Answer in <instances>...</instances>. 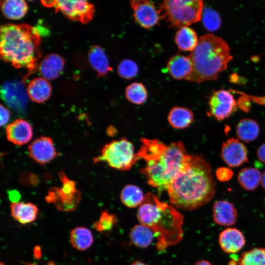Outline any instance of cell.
<instances>
[{
    "mask_svg": "<svg viewBox=\"0 0 265 265\" xmlns=\"http://www.w3.org/2000/svg\"><path fill=\"white\" fill-rule=\"evenodd\" d=\"M215 188L209 163L200 155H191L167 191L172 206L192 211L209 203L214 196Z\"/></svg>",
    "mask_w": 265,
    "mask_h": 265,
    "instance_id": "1",
    "label": "cell"
},
{
    "mask_svg": "<svg viewBox=\"0 0 265 265\" xmlns=\"http://www.w3.org/2000/svg\"><path fill=\"white\" fill-rule=\"evenodd\" d=\"M136 153L146 166L141 169L148 184L161 192L167 190L171 182L190 158L181 141L164 144L158 139L141 138Z\"/></svg>",
    "mask_w": 265,
    "mask_h": 265,
    "instance_id": "2",
    "label": "cell"
},
{
    "mask_svg": "<svg viewBox=\"0 0 265 265\" xmlns=\"http://www.w3.org/2000/svg\"><path fill=\"white\" fill-rule=\"evenodd\" d=\"M137 217L141 224L153 232L159 251H164L182 239L183 215L174 206L160 201L151 192L144 196L137 210Z\"/></svg>",
    "mask_w": 265,
    "mask_h": 265,
    "instance_id": "3",
    "label": "cell"
},
{
    "mask_svg": "<svg viewBox=\"0 0 265 265\" xmlns=\"http://www.w3.org/2000/svg\"><path fill=\"white\" fill-rule=\"evenodd\" d=\"M1 58L16 68L34 71L41 56V37L36 28L27 24H6L0 27Z\"/></svg>",
    "mask_w": 265,
    "mask_h": 265,
    "instance_id": "4",
    "label": "cell"
},
{
    "mask_svg": "<svg viewBox=\"0 0 265 265\" xmlns=\"http://www.w3.org/2000/svg\"><path fill=\"white\" fill-rule=\"evenodd\" d=\"M188 56L193 70L186 80L196 83L217 79L233 58L227 43L212 34L199 38L196 47Z\"/></svg>",
    "mask_w": 265,
    "mask_h": 265,
    "instance_id": "5",
    "label": "cell"
},
{
    "mask_svg": "<svg viewBox=\"0 0 265 265\" xmlns=\"http://www.w3.org/2000/svg\"><path fill=\"white\" fill-rule=\"evenodd\" d=\"M203 11L201 0H164L159 9L160 19H165L171 26L180 28L199 21Z\"/></svg>",
    "mask_w": 265,
    "mask_h": 265,
    "instance_id": "6",
    "label": "cell"
},
{
    "mask_svg": "<svg viewBox=\"0 0 265 265\" xmlns=\"http://www.w3.org/2000/svg\"><path fill=\"white\" fill-rule=\"evenodd\" d=\"M138 160L132 142L123 138L106 144L93 161L95 163L105 161L113 168L125 171L130 169Z\"/></svg>",
    "mask_w": 265,
    "mask_h": 265,
    "instance_id": "7",
    "label": "cell"
},
{
    "mask_svg": "<svg viewBox=\"0 0 265 265\" xmlns=\"http://www.w3.org/2000/svg\"><path fill=\"white\" fill-rule=\"evenodd\" d=\"M52 6L69 19L85 24L94 14L93 4L84 0H59L53 1Z\"/></svg>",
    "mask_w": 265,
    "mask_h": 265,
    "instance_id": "8",
    "label": "cell"
},
{
    "mask_svg": "<svg viewBox=\"0 0 265 265\" xmlns=\"http://www.w3.org/2000/svg\"><path fill=\"white\" fill-rule=\"evenodd\" d=\"M210 111L208 114L218 121L229 118L237 109L233 95L226 90L213 91L209 100Z\"/></svg>",
    "mask_w": 265,
    "mask_h": 265,
    "instance_id": "9",
    "label": "cell"
},
{
    "mask_svg": "<svg viewBox=\"0 0 265 265\" xmlns=\"http://www.w3.org/2000/svg\"><path fill=\"white\" fill-rule=\"evenodd\" d=\"M1 95L8 106L20 114H24L27 102L23 82L17 80L7 81L1 88Z\"/></svg>",
    "mask_w": 265,
    "mask_h": 265,
    "instance_id": "10",
    "label": "cell"
},
{
    "mask_svg": "<svg viewBox=\"0 0 265 265\" xmlns=\"http://www.w3.org/2000/svg\"><path fill=\"white\" fill-rule=\"evenodd\" d=\"M136 22L142 27L150 28L158 24L160 19L159 10L154 4L149 0H133L130 1Z\"/></svg>",
    "mask_w": 265,
    "mask_h": 265,
    "instance_id": "11",
    "label": "cell"
},
{
    "mask_svg": "<svg viewBox=\"0 0 265 265\" xmlns=\"http://www.w3.org/2000/svg\"><path fill=\"white\" fill-rule=\"evenodd\" d=\"M221 157L230 167H238L248 161V152L245 145L232 137L223 142Z\"/></svg>",
    "mask_w": 265,
    "mask_h": 265,
    "instance_id": "12",
    "label": "cell"
},
{
    "mask_svg": "<svg viewBox=\"0 0 265 265\" xmlns=\"http://www.w3.org/2000/svg\"><path fill=\"white\" fill-rule=\"evenodd\" d=\"M28 151L29 157L41 164L49 162L58 155L53 140L49 137L37 138L28 146Z\"/></svg>",
    "mask_w": 265,
    "mask_h": 265,
    "instance_id": "13",
    "label": "cell"
},
{
    "mask_svg": "<svg viewBox=\"0 0 265 265\" xmlns=\"http://www.w3.org/2000/svg\"><path fill=\"white\" fill-rule=\"evenodd\" d=\"M80 198L79 190L76 193L69 194L61 188L53 187L50 189L45 199L48 203L54 204L59 211L71 212L76 208Z\"/></svg>",
    "mask_w": 265,
    "mask_h": 265,
    "instance_id": "14",
    "label": "cell"
},
{
    "mask_svg": "<svg viewBox=\"0 0 265 265\" xmlns=\"http://www.w3.org/2000/svg\"><path fill=\"white\" fill-rule=\"evenodd\" d=\"M218 243L222 250L226 253L235 254L244 246L246 240L242 232L235 227L224 229L219 234Z\"/></svg>",
    "mask_w": 265,
    "mask_h": 265,
    "instance_id": "15",
    "label": "cell"
},
{
    "mask_svg": "<svg viewBox=\"0 0 265 265\" xmlns=\"http://www.w3.org/2000/svg\"><path fill=\"white\" fill-rule=\"evenodd\" d=\"M6 134L8 141L15 145H22L30 140L33 130L28 122L19 119L7 126Z\"/></svg>",
    "mask_w": 265,
    "mask_h": 265,
    "instance_id": "16",
    "label": "cell"
},
{
    "mask_svg": "<svg viewBox=\"0 0 265 265\" xmlns=\"http://www.w3.org/2000/svg\"><path fill=\"white\" fill-rule=\"evenodd\" d=\"M238 216L237 210L233 203L226 200H218L214 203L212 217L215 224L230 226L236 222Z\"/></svg>",
    "mask_w": 265,
    "mask_h": 265,
    "instance_id": "17",
    "label": "cell"
},
{
    "mask_svg": "<svg viewBox=\"0 0 265 265\" xmlns=\"http://www.w3.org/2000/svg\"><path fill=\"white\" fill-rule=\"evenodd\" d=\"M167 69L169 75L176 80H187L192 72L193 65L189 57L176 54L168 60Z\"/></svg>",
    "mask_w": 265,
    "mask_h": 265,
    "instance_id": "18",
    "label": "cell"
},
{
    "mask_svg": "<svg viewBox=\"0 0 265 265\" xmlns=\"http://www.w3.org/2000/svg\"><path fill=\"white\" fill-rule=\"evenodd\" d=\"M64 67L63 58L57 54L51 53L41 61L39 65V71L44 78L52 80L59 77Z\"/></svg>",
    "mask_w": 265,
    "mask_h": 265,
    "instance_id": "19",
    "label": "cell"
},
{
    "mask_svg": "<svg viewBox=\"0 0 265 265\" xmlns=\"http://www.w3.org/2000/svg\"><path fill=\"white\" fill-rule=\"evenodd\" d=\"M52 87L47 80L43 77L33 79L27 87L28 97L33 102L41 103L47 101L51 96Z\"/></svg>",
    "mask_w": 265,
    "mask_h": 265,
    "instance_id": "20",
    "label": "cell"
},
{
    "mask_svg": "<svg viewBox=\"0 0 265 265\" xmlns=\"http://www.w3.org/2000/svg\"><path fill=\"white\" fill-rule=\"evenodd\" d=\"M10 209L12 217L23 224L34 221L38 213L37 206L30 203H12Z\"/></svg>",
    "mask_w": 265,
    "mask_h": 265,
    "instance_id": "21",
    "label": "cell"
},
{
    "mask_svg": "<svg viewBox=\"0 0 265 265\" xmlns=\"http://www.w3.org/2000/svg\"><path fill=\"white\" fill-rule=\"evenodd\" d=\"M88 57L91 67L99 76L104 77L111 71L108 58L100 46L95 45L91 47L88 52Z\"/></svg>",
    "mask_w": 265,
    "mask_h": 265,
    "instance_id": "22",
    "label": "cell"
},
{
    "mask_svg": "<svg viewBox=\"0 0 265 265\" xmlns=\"http://www.w3.org/2000/svg\"><path fill=\"white\" fill-rule=\"evenodd\" d=\"M193 119L194 115L192 111L183 107H174L169 111L168 116L170 125L179 129L187 127Z\"/></svg>",
    "mask_w": 265,
    "mask_h": 265,
    "instance_id": "23",
    "label": "cell"
},
{
    "mask_svg": "<svg viewBox=\"0 0 265 265\" xmlns=\"http://www.w3.org/2000/svg\"><path fill=\"white\" fill-rule=\"evenodd\" d=\"M175 40L180 50L192 52L196 47L199 39L193 29L188 26H185L178 30Z\"/></svg>",
    "mask_w": 265,
    "mask_h": 265,
    "instance_id": "24",
    "label": "cell"
},
{
    "mask_svg": "<svg viewBox=\"0 0 265 265\" xmlns=\"http://www.w3.org/2000/svg\"><path fill=\"white\" fill-rule=\"evenodd\" d=\"M236 132L238 139L249 142L258 137L260 128L256 121L250 118H243L237 124Z\"/></svg>",
    "mask_w": 265,
    "mask_h": 265,
    "instance_id": "25",
    "label": "cell"
},
{
    "mask_svg": "<svg viewBox=\"0 0 265 265\" xmlns=\"http://www.w3.org/2000/svg\"><path fill=\"white\" fill-rule=\"evenodd\" d=\"M154 236L153 232L148 227L137 224L134 226L130 231V238L135 246L145 248L151 244Z\"/></svg>",
    "mask_w": 265,
    "mask_h": 265,
    "instance_id": "26",
    "label": "cell"
},
{
    "mask_svg": "<svg viewBox=\"0 0 265 265\" xmlns=\"http://www.w3.org/2000/svg\"><path fill=\"white\" fill-rule=\"evenodd\" d=\"M94 239L89 229L84 227L73 229L70 233V241L72 246L80 251H84L90 247Z\"/></svg>",
    "mask_w": 265,
    "mask_h": 265,
    "instance_id": "27",
    "label": "cell"
},
{
    "mask_svg": "<svg viewBox=\"0 0 265 265\" xmlns=\"http://www.w3.org/2000/svg\"><path fill=\"white\" fill-rule=\"evenodd\" d=\"M262 174L260 171L253 167L245 168L238 175V180L243 188L248 191L256 189L261 184Z\"/></svg>",
    "mask_w": 265,
    "mask_h": 265,
    "instance_id": "28",
    "label": "cell"
},
{
    "mask_svg": "<svg viewBox=\"0 0 265 265\" xmlns=\"http://www.w3.org/2000/svg\"><path fill=\"white\" fill-rule=\"evenodd\" d=\"M1 9L3 15L8 19L17 20L25 16L27 5L23 0H6L1 1Z\"/></svg>",
    "mask_w": 265,
    "mask_h": 265,
    "instance_id": "29",
    "label": "cell"
},
{
    "mask_svg": "<svg viewBox=\"0 0 265 265\" xmlns=\"http://www.w3.org/2000/svg\"><path fill=\"white\" fill-rule=\"evenodd\" d=\"M144 196L141 189L135 185H128L122 190L120 198L122 202L129 208H135L142 203Z\"/></svg>",
    "mask_w": 265,
    "mask_h": 265,
    "instance_id": "30",
    "label": "cell"
},
{
    "mask_svg": "<svg viewBox=\"0 0 265 265\" xmlns=\"http://www.w3.org/2000/svg\"><path fill=\"white\" fill-rule=\"evenodd\" d=\"M238 265H265V247L252 248L243 252L238 259Z\"/></svg>",
    "mask_w": 265,
    "mask_h": 265,
    "instance_id": "31",
    "label": "cell"
},
{
    "mask_svg": "<svg viewBox=\"0 0 265 265\" xmlns=\"http://www.w3.org/2000/svg\"><path fill=\"white\" fill-rule=\"evenodd\" d=\"M125 96L130 102L136 105H141L146 100L147 92L142 83L134 82L127 86Z\"/></svg>",
    "mask_w": 265,
    "mask_h": 265,
    "instance_id": "32",
    "label": "cell"
},
{
    "mask_svg": "<svg viewBox=\"0 0 265 265\" xmlns=\"http://www.w3.org/2000/svg\"><path fill=\"white\" fill-rule=\"evenodd\" d=\"M117 222L116 216L105 210L102 212L99 220L93 223V227L99 232H109Z\"/></svg>",
    "mask_w": 265,
    "mask_h": 265,
    "instance_id": "33",
    "label": "cell"
},
{
    "mask_svg": "<svg viewBox=\"0 0 265 265\" xmlns=\"http://www.w3.org/2000/svg\"><path fill=\"white\" fill-rule=\"evenodd\" d=\"M138 67L132 60L126 59L122 60L117 67L119 76L124 79L130 80L134 78L138 74Z\"/></svg>",
    "mask_w": 265,
    "mask_h": 265,
    "instance_id": "34",
    "label": "cell"
},
{
    "mask_svg": "<svg viewBox=\"0 0 265 265\" xmlns=\"http://www.w3.org/2000/svg\"><path fill=\"white\" fill-rule=\"evenodd\" d=\"M202 15L203 23L207 30L213 31L219 28L221 19L216 11L207 8L203 11Z\"/></svg>",
    "mask_w": 265,
    "mask_h": 265,
    "instance_id": "35",
    "label": "cell"
},
{
    "mask_svg": "<svg viewBox=\"0 0 265 265\" xmlns=\"http://www.w3.org/2000/svg\"><path fill=\"white\" fill-rule=\"evenodd\" d=\"M215 174L219 181L226 182L232 178L234 173L231 169L225 167H221L217 169Z\"/></svg>",
    "mask_w": 265,
    "mask_h": 265,
    "instance_id": "36",
    "label": "cell"
},
{
    "mask_svg": "<svg viewBox=\"0 0 265 265\" xmlns=\"http://www.w3.org/2000/svg\"><path fill=\"white\" fill-rule=\"evenodd\" d=\"M21 181L27 185H35L38 183V178L32 174H25L21 177Z\"/></svg>",
    "mask_w": 265,
    "mask_h": 265,
    "instance_id": "37",
    "label": "cell"
},
{
    "mask_svg": "<svg viewBox=\"0 0 265 265\" xmlns=\"http://www.w3.org/2000/svg\"><path fill=\"white\" fill-rule=\"evenodd\" d=\"M10 117V112L9 110L3 106L0 105V126L5 125L9 121Z\"/></svg>",
    "mask_w": 265,
    "mask_h": 265,
    "instance_id": "38",
    "label": "cell"
},
{
    "mask_svg": "<svg viewBox=\"0 0 265 265\" xmlns=\"http://www.w3.org/2000/svg\"><path fill=\"white\" fill-rule=\"evenodd\" d=\"M257 155L259 159L265 163V143L259 147L257 151Z\"/></svg>",
    "mask_w": 265,
    "mask_h": 265,
    "instance_id": "39",
    "label": "cell"
},
{
    "mask_svg": "<svg viewBox=\"0 0 265 265\" xmlns=\"http://www.w3.org/2000/svg\"><path fill=\"white\" fill-rule=\"evenodd\" d=\"M9 198L12 203H18L20 199V193L16 190H11L8 192Z\"/></svg>",
    "mask_w": 265,
    "mask_h": 265,
    "instance_id": "40",
    "label": "cell"
},
{
    "mask_svg": "<svg viewBox=\"0 0 265 265\" xmlns=\"http://www.w3.org/2000/svg\"><path fill=\"white\" fill-rule=\"evenodd\" d=\"M34 257L36 259H39L42 256L41 249L40 246H36L34 248Z\"/></svg>",
    "mask_w": 265,
    "mask_h": 265,
    "instance_id": "41",
    "label": "cell"
},
{
    "mask_svg": "<svg viewBox=\"0 0 265 265\" xmlns=\"http://www.w3.org/2000/svg\"><path fill=\"white\" fill-rule=\"evenodd\" d=\"M194 265H213L209 261L205 260H202L197 261Z\"/></svg>",
    "mask_w": 265,
    "mask_h": 265,
    "instance_id": "42",
    "label": "cell"
},
{
    "mask_svg": "<svg viewBox=\"0 0 265 265\" xmlns=\"http://www.w3.org/2000/svg\"><path fill=\"white\" fill-rule=\"evenodd\" d=\"M261 184L262 187L265 190V171L262 174Z\"/></svg>",
    "mask_w": 265,
    "mask_h": 265,
    "instance_id": "43",
    "label": "cell"
},
{
    "mask_svg": "<svg viewBox=\"0 0 265 265\" xmlns=\"http://www.w3.org/2000/svg\"><path fill=\"white\" fill-rule=\"evenodd\" d=\"M130 265H147L144 263L139 261H136L132 263Z\"/></svg>",
    "mask_w": 265,
    "mask_h": 265,
    "instance_id": "44",
    "label": "cell"
},
{
    "mask_svg": "<svg viewBox=\"0 0 265 265\" xmlns=\"http://www.w3.org/2000/svg\"><path fill=\"white\" fill-rule=\"evenodd\" d=\"M237 264H238V260L236 261L235 259H232L229 262L228 265H237Z\"/></svg>",
    "mask_w": 265,
    "mask_h": 265,
    "instance_id": "45",
    "label": "cell"
},
{
    "mask_svg": "<svg viewBox=\"0 0 265 265\" xmlns=\"http://www.w3.org/2000/svg\"><path fill=\"white\" fill-rule=\"evenodd\" d=\"M48 265H55V264L53 262L50 261L48 263Z\"/></svg>",
    "mask_w": 265,
    "mask_h": 265,
    "instance_id": "46",
    "label": "cell"
},
{
    "mask_svg": "<svg viewBox=\"0 0 265 265\" xmlns=\"http://www.w3.org/2000/svg\"><path fill=\"white\" fill-rule=\"evenodd\" d=\"M27 265H35L31 264H27Z\"/></svg>",
    "mask_w": 265,
    "mask_h": 265,
    "instance_id": "47",
    "label": "cell"
},
{
    "mask_svg": "<svg viewBox=\"0 0 265 265\" xmlns=\"http://www.w3.org/2000/svg\"><path fill=\"white\" fill-rule=\"evenodd\" d=\"M0 265H4L2 263H1Z\"/></svg>",
    "mask_w": 265,
    "mask_h": 265,
    "instance_id": "48",
    "label": "cell"
}]
</instances>
